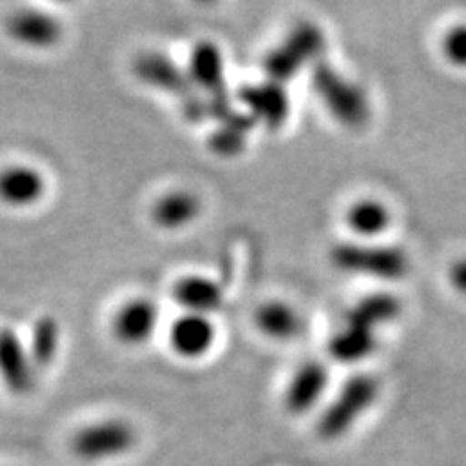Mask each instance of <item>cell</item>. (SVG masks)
<instances>
[{
    "mask_svg": "<svg viewBox=\"0 0 466 466\" xmlns=\"http://www.w3.org/2000/svg\"><path fill=\"white\" fill-rule=\"evenodd\" d=\"M381 397V381L373 373H356L339 389L319 414L317 435L323 441H339L352 431Z\"/></svg>",
    "mask_w": 466,
    "mask_h": 466,
    "instance_id": "1",
    "label": "cell"
},
{
    "mask_svg": "<svg viewBox=\"0 0 466 466\" xmlns=\"http://www.w3.org/2000/svg\"><path fill=\"white\" fill-rule=\"evenodd\" d=\"M330 262L348 274L395 282L410 272V255L399 245L381 241H342L330 247Z\"/></svg>",
    "mask_w": 466,
    "mask_h": 466,
    "instance_id": "2",
    "label": "cell"
},
{
    "mask_svg": "<svg viewBox=\"0 0 466 466\" xmlns=\"http://www.w3.org/2000/svg\"><path fill=\"white\" fill-rule=\"evenodd\" d=\"M313 90L325 109L348 128H361L371 119V101L368 92L344 76L340 70L320 61L313 66Z\"/></svg>",
    "mask_w": 466,
    "mask_h": 466,
    "instance_id": "3",
    "label": "cell"
},
{
    "mask_svg": "<svg viewBox=\"0 0 466 466\" xmlns=\"http://www.w3.org/2000/svg\"><path fill=\"white\" fill-rule=\"evenodd\" d=\"M325 46L327 37L323 29L313 22H299L291 27V32L284 37L280 46L274 47L265 56L262 66H265L267 78L286 86V82L298 76L305 66H315L320 63Z\"/></svg>",
    "mask_w": 466,
    "mask_h": 466,
    "instance_id": "4",
    "label": "cell"
},
{
    "mask_svg": "<svg viewBox=\"0 0 466 466\" xmlns=\"http://www.w3.org/2000/svg\"><path fill=\"white\" fill-rule=\"evenodd\" d=\"M330 385L329 368L320 360L303 361L291 373L284 389V408L291 416H305L320 406L325 400Z\"/></svg>",
    "mask_w": 466,
    "mask_h": 466,
    "instance_id": "5",
    "label": "cell"
},
{
    "mask_svg": "<svg viewBox=\"0 0 466 466\" xmlns=\"http://www.w3.org/2000/svg\"><path fill=\"white\" fill-rule=\"evenodd\" d=\"M239 99L255 125L279 130L289 119L291 101L284 84L265 78L258 84L245 86L239 92Z\"/></svg>",
    "mask_w": 466,
    "mask_h": 466,
    "instance_id": "6",
    "label": "cell"
},
{
    "mask_svg": "<svg viewBox=\"0 0 466 466\" xmlns=\"http://www.w3.org/2000/svg\"><path fill=\"white\" fill-rule=\"evenodd\" d=\"M135 443L137 431L133 426L121 420H107L82 430L75 441V449L86 459L99 461L125 455Z\"/></svg>",
    "mask_w": 466,
    "mask_h": 466,
    "instance_id": "7",
    "label": "cell"
},
{
    "mask_svg": "<svg viewBox=\"0 0 466 466\" xmlns=\"http://www.w3.org/2000/svg\"><path fill=\"white\" fill-rule=\"evenodd\" d=\"M218 339L212 317L198 313H183L173 320L169 329V348L185 360H200L208 356Z\"/></svg>",
    "mask_w": 466,
    "mask_h": 466,
    "instance_id": "8",
    "label": "cell"
},
{
    "mask_svg": "<svg viewBox=\"0 0 466 466\" xmlns=\"http://www.w3.org/2000/svg\"><path fill=\"white\" fill-rule=\"evenodd\" d=\"M6 34L29 49H49L61 41L63 27L53 14L25 8L6 20Z\"/></svg>",
    "mask_w": 466,
    "mask_h": 466,
    "instance_id": "9",
    "label": "cell"
},
{
    "mask_svg": "<svg viewBox=\"0 0 466 466\" xmlns=\"http://www.w3.org/2000/svg\"><path fill=\"white\" fill-rule=\"evenodd\" d=\"M159 309L148 298H135L123 303L113 319V332L123 344H146L157 329Z\"/></svg>",
    "mask_w": 466,
    "mask_h": 466,
    "instance_id": "10",
    "label": "cell"
},
{
    "mask_svg": "<svg viewBox=\"0 0 466 466\" xmlns=\"http://www.w3.org/2000/svg\"><path fill=\"white\" fill-rule=\"evenodd\" d=\"M173 299L185 313L208 315L224 305L226 294L222 284L204 274H187L173 284Z\"/></svg>",
    "mask_w": 466,
    "mask_h": 466,
    "instance_id": "11",
    "label": "cell"
},
{
    "mask_svg": "<svg viewBox=\"0 0 466 466\" xmlns=\"http://www.w3.org/2000/svg\"><path fill=\"white\" fill-rule=\"evenodd\" d=\"M135 75L138 80L157 87V90L185 97L191 96L188 92H191L193 84L188 80L187 68H181L164 53H144L138 56L135 61Z\"/></svg>",
    "mask_w": 466,
    "mask_h": 466,
    "instance_id": "12",
    "label": "cell"
},
{
    "mask_svg": "<svg viewBox=\"0 0 466 466\" xmlns=\"http://www.w3.org/2000/svg\"><path fill=\"white\" fill-rule=\"evenodd\" d=\"M187 75L191 84L202 87L208 96L224 94L226 90V58L214 41L202 39L188 55Z\"/></svg>",
    "mask_w": 466,
    "mask_h": 466,
    "instance_id": "13",
    "label": "cell"
},
{
    "mask_svg": "<svg viewBox=\"0 0 466 466\" xmlns=\"http://www.w3.org/2000/svg\"><path fill=\"white\" fill-rule=\"evenodd\" d=\"M0 377L14 392H27L34 387V361L29 350L8 327L0 329Z\"/></svg>",
    "mask_w": 466,
    "mask_h": 466,
    "instance_id": "14",
    "label": "cell"
},
{
    "mask_svg": "<svg viewBox=\"0 0 466 466\" xmlns=\"http://www.w3.org/2000/svg\"><path fill=\"white\" fill-rule=\"evenodd\" d=\"M346 228L358 241H379L392 226V212L381 198L361 197L346 208Z\"/></svg>",
    "mask_w": 466,
    "mask_h": 466,
    "instance_id": "15",
    "label": "cell"
},
{
    "mask_svg": "<svg viewBox=\"0 0 466 466\" xmlns=\"http://www.w3.org/2000/svg\"><path fill=\"white\" fill-rule=\"evenodd\" d=\"M46 177L29 166H8L0 169V200L6 207L27 208L46 195Z\"/></svg>",
    "mask_w": 466,
    "mask_h": 466,
    "instance_id": "16",
    "label": "cell"
},
{
    "mask_svg": "<svg viewBox=\"0 0 466 466\" xmlns=\"http://www.w3.org/2000/svg\"><path fill=\"white\" fill-rule=\"evenodd\" d=\"M202 214V200L188 188H175L159 197L152 207V220L162 229H183Z\"/></svg>",
    "mask_w": 466,
    "mask_h": 466,
    "instance_id": "17",
    "label": "cell"
},
{
    "mask_svg": "<svg viewBox=\"0 0 466 466\" xmlns=\"http://www.w3.org/2000/svg\"><path fill=\"white\" fill-rule=\"evenodd\" d=\"M255 325L267 339L276 342H289L301 337L305 330L303 315L282 299L262 303L255 313Z\"/></svg>",
    "mask_w": 466,
    "mask_h": 466,
    "instance_id": "18",
    "label": "cell"
},
{
    "mask_svg": "<svg viewBox=\"0 0 466 466\" xmlns=\"http://www.w3.org/2000/svg\"><path fill=\"white\" fill-rule=\"evenodd\" d=\"M400 313L402 301L397 296L379 291V294H370L356 301L352 308L346 311L344 323L379 332V329L395 323Z\"/></svg>",
    "mask_w": 466,
    "mask_h": 466,
    "instance_id": "19",
    "label": "cell"
},
{
    "mask_svg": "<svg viewBox=\"0 0 466 466\" xmlns=\"http://www.w3.org/2000/svg\"><path fill=\"white\" fill-rule=\"evenodd\" d=\"M379 346V332L361 329L350 323H342V327L332 334L329 342V354L334 361L346 363H361L375 354Z\"/></svg>",
    "mask_w": 466,
    "mask_h": 466,
    "instance_id": "20",
    "label": "cell"
},
{
    "mask_svg": "<svg viewBox=\"0 0 466 466\" xmlns=\"http://www.w3.org/2000/svg\"><path fill=\"white\" fill-rule=\"evenodd\" d=\"M255 128V123L245 111H233L220 121L210 135V148L218 156H238L245 150L247 138Z\"/></svg>",
    "mask_w": 466,
    "mask_h": 466,
    "instance_id": "21",
    "label": "cell"
},
{
    "mask_svg": "<svg viewBox=\"0 0 466 466\" xmlns=\"http://www.w3.org/2000/svg\"><path fill=\"white\" fill-rule=\"evenodd\" d=\"M58 339H61V329H58V323L53 317L46 315L35 320L34 330H32V342H29V348H27L34 366H39V368L49 366L56 356Z\"/></svg>",
    "mask_w": 466,
    "mask_h": 466,
    "instance_id": "22",
    "label": "cell"
},
{
    "mask_svg": "<svg viewBox=\"0 0 466 466\" xmlns=\"http://www.w3.org/2000/svg\"><path fill=\"white\" fill-rule=\"evenodd\" d=\"M440 49L451 66L466 70V22L453 24L445 29Z\"/></svg>",
    "mask_w": 466,
    "mask_h": 466,
    "instance_id": "23",
    "label": "cell"
},
{
    "mask_svg": "<svg viewBox=\"0 0 466 466\" xmlns=\"http://www.w3.org/2000/svg\"><path fill=\"white\" fill-rule=\"evenodd\" d=\"M449 284L457 294L466 298V255L453 260V265L449 267Z\"/></svg>",
    "mask_w": 466,
    "mask_h": 466,
    "instance_id": "24",
    "label": "cell"
}]
</instances>
